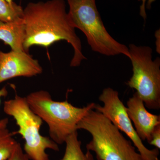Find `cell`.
<instances>
[{
  "label": "cell",
  "mask_w": 160,
  "mask_h": 160,
  "mask_svg": "<svg viewBox=\"0 0 160 160\" xmlns=\"http://www.w3.org/2000/svg\"><path fill=\"white\" fill-rule=\"evenodd\" d=\"M26 29L23 49L26 52L33 46L48 48L60 41H66L74 53L70 66H80L86 58L82 51V42L72 26L64 0H48L29 2L23 9Z\"/></svg>",
  "instance_id": "6da1fadb"
},
{
  "label": "cell",
  "mask_w": 160,
  "mask_h": 160,
  "mask_svg": "<svg viewBox=\"0 0 160 160\" xmlns=\"http://www.w3.org/2000/svg\"><path fill=\"white\" fill-rule=\"evenodd\" d=\"M25 36L26 29L23 18L10 22L0 23V40L10 46L12 50L25 51L23 45Z\"/></svg>",
  "instance_id": "30bf717a"
},
{
  "label": "cell",
  "mask_w": 160,
  "mask_h": 160,
  "mask_svg": "<svg viewBox=\"0 0 160 160\" xmlns=\"http://www.w3.org/2000/svg\"><path fill=\"white\" fill-rule=\"evenodd\" d=\"M3 111L13 118L18 130L13 134H19L25 140L24 152L31 160H49L46 149L59 151L58 145L50 138L40 133L43 121L29 107L26 97L16 93L14 98L5 101Z\"/></svg>",
  "instance_id": "5b68a950"
},
{
  "label": "cell",
  "mask_w": 160,
  "mask_h": 160,
  "mask_svg": "<svg viewBox=\"0 0 160 160\" xmlns=\"http://www.w3.org/2000/svg\"><path fill=\"white\" fill-rule=\"evenodd\" d=\"M8 123L7 118L0 120V160L8 158L18 142L8 129Z\"/></svg>",
  "instance_id": "7c38bea8"
},
{
  "label": "cell",
  "mask_w": 160,
  "mask_h": 160,
  "mask_svg": "<svg viewBox=\"0 0 160 160\" xmlns=\"http://www.w3.org/2000/svg\"><path fill=\"white\" fill-rule=\"evenodd\" d=\"M23 9L13 2L9 4L6 0H0V21L10 22L22 18Z\"/></svg>",
  "instance_id": "4fadbf2b"
},
{
  "label": "cell",
  "mask_w": 160,
  "mask_h": 160,
  "mask_svg": "<svg viewBox=\"0 0 160 160\" xmlns=\"http://www.w3.org/2000/svg\"><path fill=\"white\" fill-rule=\"evenodd\" d=\"M103 106L96 104L94 109L99 112L121 132H124L137 148L144 160H159L157 148L149 149L138 135L126 111V107L120 100L118 92L110 87L103 89L99 97Z\"/></svg>",
  "instance_id": "52a82bcc"
},
{
  "label": "cell",
  "mask_w": 160,
  "mask_h": 160,
  "mask_svg": "<svg viewBox=\"0 0 160 160\" xmlns=\"http://www.w3.org/2000/svg\"><path fill=\"white\" fill-rule=\"evenodd\" d=\"M132 66V76L126 83L150 109H160V59L152 60V49L148 46H128Z\"/></svg>",
  "instance_id": "8992f818"
},
{
  "label": "cell",
  "mask_w": 160,
  "mask_h": 160,
  "mask_svg": "<svg viewBox=\"0 0 160 160\" xmlns=\"http://www.w3.org/2000/svg\"><path fill=\"white\" fill-rule=\"evenodd\" d=\"M77 128L91 134L86 148L95 153L98 160H144L131 142L99 112L89 110Z\"/></svg>",
  "instance_id": "7a4b0ae2"
},
{
  "label": "cell",
  "mask_w": 160,
  "mask_h": 160,
  "mask_svg": "<svg viewBox=\"0 0 160 160\" xmlns=\"http://www.w3.org/2000/svg\"><path fill=\"white\" fill-rule=\"evenodd\" d=\"M72 25L85 34L92 50L103 55H123L130 58L128 46L109 34L98 11L96 0H66Z\"/></svg>",
  "instance_id": "277c9868"
},
{
  "label": "cell",
  "mask_w": 160,
  "mask_h": 160,
  "mask_svg": "<svg viewBox=\"0 0 160 160\" xmlns=\"http://www.w3.org/2000/svg\"><path fill=\"white\" fill-rule=\"evenodd\" d=\"M126 111L139 137L142 141L147 140L149 143L152 132L160 125V115L153 114L148 111L136 92L127 102Z\"/></svg>",
  "instance_id": "9c48e42d"
},
{
  "label": "cell",
  "mask_w": 160,
  "mask_h": 160,
  "mask_svg": "<svg viewBox=\"0 0 160 160\" xmlns=\"http://www.w3.org/2000/svg\"><path fill=\"white\" fill-rule=\"evenodd\" d=\"M65 143L66 149L61 160H94L90 151L86 153L82 149V142L78 138L77 131L75 132L67 138Z\"/></svg>",
  "instance_id": "8fae6325"
},
{
  "label": "cell",
  "mask_w": 160,
  "mask_h": 160,
  "mask_svg": "<svg viewBox=\"0 0 160 160\" xmlns=\"http://www.w3.org/2000/svg\"><path fill=\"white\" fill-rule=\"evenodd\" d=\"M26 98L32 110L47 124L50 139L58 145L65 143L70 135L78 131V123L96 105L91 103L82 108L76 107L67 100L54 101L44 90L32 92Z\"/></svg>",
  "instance_id": "3957f363"
},
{
  "label": "cell",
  "mask_w": 160,
  "mask_h": 160,
  "mask_svg": "<svg viewBox=\"0 0 160 160\" xmlns=\"http://www.w3.org/2000/svg\"><path fill=\"white\" fill-rule=\"evenodd\" d=\"M8 94V91L6 86H4L0 89V105L2 102V98L6 97Z\"/></svg>",
  "instance_id": "ac0fdd59"
},
{
  "label": "cell",
  "mask_w": 160,
  "mask_h": 160,
  "mask_svg": "<svg viewBox=\"0 0 160 160\" xmlns=\"http://www.w3.org/2000/svg\"><path fill=\"white\" fill-rule=\"evenodd\" d=\"M138 1L142 2V5L140 7V15L143 18L144 21L146 22V19L147 18L146 7L147 9H151L152 4L153 2H155L156 0H138Z\"/></svg>",
  "instance_id": "2e32d148"
},
{
  "label": "cell",
  "mask_w": 160,
  "mask_h": 160,
  "mask_svg": "<svg viewBox=\"0 0 160 160\" xmlns=\"http://www.w3.org/2000/svg\"><path fill=\"white\" fill-rule=\"evenodd\" d=\"M1 22H1V21H0V23H1Z\"/></svg>",
  "instance_id": "ffe728a7"
},
{
  "label": "cell",
  "mask_w": 160,
  "mask_h": 160,
  "mask_svg": "<svg viewBox=\"0 0 160 160\" xmlns=\"http://www.w3.org/2000/svg\"><path fill=\"white\" fill-rule=\"evenodd\" d=\"M149 143L157 149H160V125L157 126L152 132L151 140Z\"/></svg>",
  "instance_id": "9a60e30c"
},
{
  "label": "cell",
  "mask_w": 160,
  "mask_h": 160,
  "mask_svg": "<svg viewBox=\"0 0 160 160\" xmlns=\"http://www.w3.org/2000/svg\"><path fill=\"white\" fill-rule=\"evenodd\" d=\"M43 69L38 61L25 51L0 50V84L17 77L31 78L41 74Z\"/></svg>",
  "instance_id": "ba28073f"
},
{
  "label": "cell",
  "mask_w": 160,
  "mask_h": 160,
  "mask_svg": "<svg viewBox=\"0 0 160 160\" xmlns=\"http://www.w3.org/2000/svg\"><path fill=\"white\" fill-rule=\"evenodd\" d=\"M6 1H7V2H8V3H9V4H12V3L13 2V0H6Z\"/></svg>",
  "instance_id": "d6986e66"
},
{
  "label": "cell",
  "mask_w": 160,
  "mask_h": 160,
  "mask_svg": "<svg viewBox=\"0 0 160 160\" xmlns=\"http://www.w3.org/2000/svg\"><path fill=\"white\" fill-rule=\"evenodd\" d=\"M6 160H30L23 151L22 146L18 142L11 154Z\"/></svg>",
  "instance_id": "5bb4252c"
},
{
  "label": "cell",
  "mask_w": 160,
  "mask_h": 160,
  "mask_svg": "<svg viewBox=\"0 0 160 160\" xmlns=\"http://www.w3.org/2000/svg\"><path fill=\"white\" fill-rule=\"evenodd\" d=\"M156 40V51L158 53H160V29H158L155 33Z\"/></svg>",
  "instance_id": "e0dca14e"
}]
</instances>
